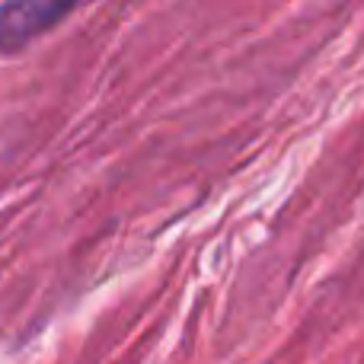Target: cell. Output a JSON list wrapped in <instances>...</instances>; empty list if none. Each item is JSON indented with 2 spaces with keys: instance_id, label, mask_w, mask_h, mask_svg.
I'll return each mask as SVG.
<instances>
[{
  "instance_id": "1",
  "label": "cell",
  "mask_w": 364,
  "mask_h": 364,
  "mask_svg": "<svg viewBox=\"0 0 364 364\" xmlns=\"http://www.w3.org/2000/svg\"><path fill=\"white\" fill-rule=\"evenodd\" d=\"M70 13L64 0H16L0 6V51H16Z\"/></svg>"
}]
</instances>
